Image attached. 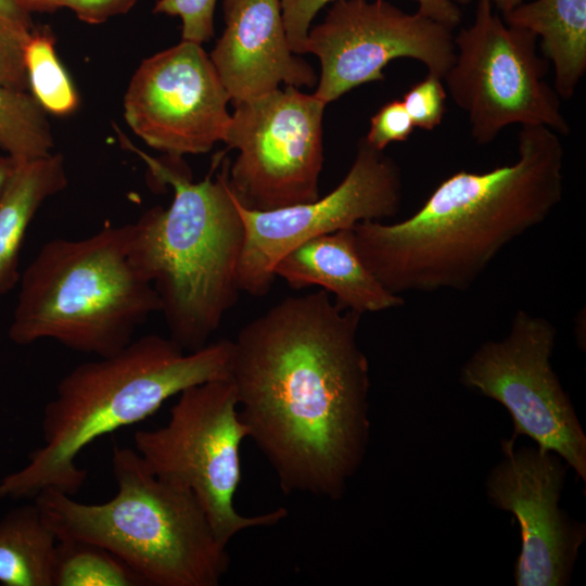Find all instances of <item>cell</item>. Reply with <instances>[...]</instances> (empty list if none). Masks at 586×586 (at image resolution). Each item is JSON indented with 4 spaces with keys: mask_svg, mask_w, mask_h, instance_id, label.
<instances>
[{
    "mask_svg": "<svg viewBox=\"0 0 586 586\" xmlns=\"http://www.w3.org/2000/svg\"><path fill=\"white\" fill-rule=\"evenodd\" d=\"M537 36L509 26L477 0L473 23L454 37L456 56L445 77L454 102L468 117L476 144H489L509 125H543L559 135L570 126L559 95L546 81Z\"/></svg>",
    "mask_w": 586,
    "mask_h": 586,
    "instance_id": "cell-8",
    "label": "cell"
},
{
    "mask_svg": "<svg viewBox=\"0 0 586 586\" xmlns=\"http://www.w3.org/2000/svg\"><path fill=\"white\" fill-rule=\"evenodd\" d=\"M563 163L559 133L523 125L514 163L453 174L402 221L356 224L357 252L394 294L468 290L506 245L561 202Z\"/></svg>",
    "mask_w": 586,
    "mask_h": 586,
    "instance_id": "cell-2",
    "label": "cell"
},
{
    "mask_svg": "<svg viewBox=\"0 0 586 586\" xmlns=\"http://www.w3.org/2000/svg\"><path fill=\"white\" fill-rule=\"evenodd\" d=\"M451 30L386 0H335L305 42V53L321 64L314 94L327 104L360 85L381 81L383 68L400 58L421 62L428 74L443 79L456 56Z\"/></svg>",
    "mask_w": 586,
    "mask_h": 586,
    "instance_id": "cell-12",
    "label": "cell"
},
{
    "mask_svg": "<svg viewBox=\"0 0 586 586\" xmlns=\"http://www.w3.org/2000/svg\"><path fill=\"white\" fill-rule=\"evenodd\" d=\"M231 355L228 339L186 352L169 336L148 334L76 366L43 408L42 445L0 481V498L34 499L48 489L74 496L87 479L77 464L87 446L146 419L187 387L230 378Z\"/></svg>",
    "mask_w": 586,
    "mask_h": 586,
    "instance_id": "cell-3",
    "label": "cell"
},
{
    "mask_svg": "<svg viewBox=\"0 0 586 586\" xmlns=\"http://www.w3.org/2000/svg\"><path fill=\"white\" fill-rule=\"evenodd\" d=\"M174 199L129 224L131 259L155 289L169 337L186 352L204 347L235 305L244 226L229 186V161L215 178L194 182L186 170L126 142Z\"/></svg>",
    "mask_w": 586,
    "mask_h": 586,
    "instance_id": "cell-4",
    "label": "cell"
},
{
    "mask_svg": "<svg viewBox=\"0 0 586 586\" xmlns=\"http://www.w3.org/2000/svg\"><path fill=\"white\" fill-rule=\"evenodd\" d=\"M415 125L400 100L384 104L370 120L365 140L374 149L383 151L392 142L406 141Z\"/></svg>",
    "mask_w": 586,
    "mask_h": 586,
    "instance_id": "cell-27",
    "label": "cell"
},
{
    "mask_svg": "<svg viewBox=\"0 0 586 586\" xmlns=\"http://www.w3.org/2000/svg\"><path fill=\"white\" fill-rule=\"evenodd\" d=\"M17 163L8 156H0V200L13 176Z\"/></svg>",
    "mask_w": 586,
    "mask_h": 586,
    "instance_id": "cell-31",
    "label": "cell"
},
{
    "mask_svg": "<svg viewBox=\"0 0 586 586\" xmlns=\"http://www.w3.org/2000/svg\"><path fill=\"white\" fill-rule=\"evenodd\" d=\"M58 538L35 501L0 520V583L52 586Z\"/></svg>",
    "mask_w": 586,
    "mask_h": 586,
    "instance_id": "cell-19",
    "label": "cell"
},
{
    "mask_svg": "<svg viewBox=\"0 0 586 586\" xmlns=\"http://www.w3.org/2000/svg\"><path fill=\"white\" fill-rule=\"evenodd\" d=\"M0 15L16 24L33 29L30 14L23 10L15 0H0Z\"/></svg>",
    "mask_w": 586,
    "mask_h": 586,
    "instance_id": "cell-29",
    "label": "cell"
},
{
    "mask_svg": "<svg viewBox=\"0 0 586 586\" xmlns=\"http://www.w3.org/2000/svg\"><path fill=\"white\" fill-rule=\"evenodd\" d=\"M9 337L18 345L48 339L99 357L132 340L161 310L158 295L129 253V224L92 235L47 241L20 278Z\"/></svg>",
    "mask_w": 586,
    "mask_h": 586,
    "instance_id": "cell-6",
    "label": "cell"
},
{
    "mask_svg": "<svg viewBox=\"0 0 586 586\" xmlns=\"http://www.w3.org/2000/svg\"><path fill=\"white\" fill-rule=\"evenodd\" d=\"M273 273L295 290L320 286L334 296L339 308L360 315L390 310L405 303L402 295L386 290L365 266L353 229L322 234L297 245L278 262Z\"/></svg>",
    "mask_w": 586,
    "mask_h": 586,
    "instance_id": "cell-16",
    "label": "cell"
},
{
    "mask_svg": "<svg viewBox=\"0 0 586 586\" xmlns=\"http://www.w3.org/2000/svg\"><path fill=\"white\" fill-rule=\"evenodd\" d=\"M62 8H68L88 24H101L107 20L128 13L138 0H61Z\"/></svg>",
    "mask_w": 586,
    "mask_h": 586,
    "instance_id": "cell-28",
    "label": "cell"
},
{
    "mask_svg": "<svg viewBox=\"0 0 586 586\" xmlns=\"http://www.w3.org/2000/svg\"><path fill=\"white\" fill-rule=\"evenodd\" d=\"M234 106L224 142L239 152L228 174L237 201L270 211L318 199L326 103L286 86Z\"/></svg>",
    "mask_w": 586,
    "mask_h": 586,
    "instance_id": "cell-9",
    "label": "cell"
},
{
    "mask_svg": "<svg viewBox=\"0 0 586 586\" xmlns=\"http://www.w3.org/2000/svg\"><path fill=\"white\" fill-rule=\"evenodd\" d=\"M27 13H52L62 8L61 0H15Z\"/></svg>",
    "mask_w": 586,
    "mask_h": 586,
    "instance_id": "cell-30",
    "label": "cell"
},
{
    "mask_svg": "<svg viewBox=\"0 0 586 586\" xmlns=\"http://www.w3.org/2000/svg\"><path fill=\"white\" fill-rule=\"evenodd\" d=\"M66 184L61 154L17 163L0 200V296L20 281V253L36 212Z\"/></svg>",
    "mask_w": 586,
    "mask_h": 586,
    "instance_id": "cell-18",
    "label": "cell"
},
{
    "mask_svg": "<svg viewBox=\"0 0 586 586\" xmlns=\"http://www.w3.org/2000/svg\"><path fill=\"white\" fill-rule=\"evenodd\" d=\"M442 80L435 75L428 74L404 94L402 102L415 127L433 130L441 125L447 100Z\"/></svg>",
    "mask_w": 586,
    "mask_h": 586,
    "instance_id": "cell-25",
    "label": "cell"
},
{
    "mask_svg": "<svg viewBox=\"0 0 586 586\" xmlns=\"http://www.w3.org/2000/svg\"><path fill=\"white\" fill-rule=\"evenodd\" d=\"M177 396L163 426L133 434V448L150 470L189 489L226 546L245 530L285 519L288 510L282 507L254 515H243L234 507L242 477L240 449L247 431L230 378L192 385Z\"/></svg>",
    "mask_w": 586,
    "mask_h": 586,
    "instance_id": "cell-7",
    "label": "cell"
},
{
    "mask_svg": "<svg viewBox=\"0 0 586 586\" xmlns=\"http://www.w3.org/2000/svg\"><path fill=\"white\" fill-rule=\"evenodd\" d=\"M402 198L397 163L362 139L348 173L323 198L270 211L249 209L237 201L244 226L237 273L240 291L268 294L276 265L294 247L361 221L391 218L398 213Z\"/></svg>",
    "mask_w": 586,
    "mask_h": 586,
    "instance_id": "cell-11",
    "label": "cell"
},
{
    "mask_svg": "<svg viewBox=\"0 0 586 586\" xmlns=\"http://www.w3.org/2000/svg\"><path fill=\"white\" fill-rule=\"evenodd\" d=\"M225 29L209 59L230 101L279 88L313 87L314 68L290 47L281 0H222Z\"/></svg>",
    "mask_w": 586,
    "mask_h": 586,
    "instance_id": "cell-15",
    "label": "cell"
},
{
    "mask_svg": "<svg viewBox=\"0 0 586 586\" xmlns=\"http://www.w3.org/2000/svg\"><path fill=\"white\" fill-rule=\"evenodd\" d=\"M52 586H143L109 550L81 540H58Z\"/></svg>",
    "mask_w": 586,
    "mask_h": 586,
    "instance_id": "cell-21",
    "label": "cell"
},
{
    "mask_svg": "<svg viewBox=\"0 0 586 586\" xmlns=\"http://www.w3.org/2000/svg\"><path fill=\"white\" fill-rule=\"evenodd\" d=\"M117 491L85 504L43 491L34 501L58 540L98 545L126 563L143 586H217L230 557L187 488L154 474L135 448L114 446Z\"/></svg>",
    "mask_w": 586,
    "mask_h": 586,
    "instance_id": "cell-5",
    "label": "cell"
},
{
    "mask_svg": "<svg viewBox=\"0 0 586 586\" xmlns=\"http://www.w3.org/2000/svg\"><path fill=\"white\" fill-rule=\"evenodd\" d=\"M49 28L33 30L25 48V66L31 95L54 115L73 113L78 104L76 90L54 50Z\"/></svg>",
    "mask_w": 586,
    "mask_h": 586,
    "instance_id": "cell-22",
    "label": "cell"
},
{
    "mask_svg": "<svg viewBox=\"0 0 586 586\" xmlns=\"http://www.w3.org/2000/svg\"><path fill=\"white\" fill-rule=\"evenodd\" d=\"M230 98L200 43L182 40L142 61L124 99L130 129L171 161L224 141Z\"/></svg>",
    "mask_w": 586,
    "mask_h": 586,
    "instance_id": "cell-13",
    "label": "cell"
},
{
    "mask_svg": "<svg viewBox=\"0 0 586 586\" xmlns=\"http://www.w3.org/2000/svg\"><path fill=\"white\" fill-rule=\"evenodd\" d=\"M360 314L324 290L288 296L232 341L230 380L250 437L281 489L340 499L370 436Z\"/></svg>",
    "mask_w": 586,
    "mask_h": 586,
    "instance_id": "cell-1",
    "label": "cell"
},
{
    "mask_svg": "<svg viewBox=\"0 0 586 586\" xmlns=\"http://www.w3.org/2000/svg\"><path fill=\"white\" fill-rule=\"evenodd\" d=\"M471 0H457V3H461V4H467L469 3Z\"/></svg>",
    "mask_w": 586,
    "mask_h": 586,
    "instance_id": "cell-33",
    "label": "cell"
},
{
    "mask_svg": "<svg viewBox=\"0 0 586 586\" xmlns=\"http://www.w3.org/2000/svg\"><path fill=\"white\" fill-rule=\"evenodd\" d=\"M335 0H281L282 18L292 51L305 53V42L316 14ZM418 11L450 28L461 22L457 0H415Z\"/></svg>",
    "mask_w": 586,
    "mask_h": 586,
    "instance_id": "cell-23",
    "label": "cell"
},
{
    "mask_svg": "<svg viewBox=\"0 0 586 586\" xmlns=\"http://www.w3.org/2000/svg\"><path fill=\"white\" fill-rule=\"evenodd\" d=\"M501 12L502 15L507 14L515 7L522 3V0H491Z\"/></svg>",
    "mask_w": 586,
    "mask_h": 586,
    "instance_id": "cell-32",
    "label": "cell"
},
{
    "mask_svg": "<svg viewBox=\"0 0 586 586\" xmlns=\"http://www.w3.org/2000/svg\"><path fill=\"white\" fill-rule=\"evenodd\" d=\"M217 0H157L153 12L178 16L182 22V40L202 44L214 34Z\"/></svg>",
    "mask_w": 586,
    "mask_h": 586,
    "instance_id": "cell-26",
    "label": "cell"
},
{
    "mask_svg": "<svg viewBox=\"0 0 586 586\" xmlns=\"http://www.w3.org/2000/svg\"><path fill=\"white\" fill-rule=\"evenodd\" d=\"M33 29L0 15V86L28 91L25 48Z\"/></svg>",
    "mask_w": 586,
    "mask_h": 586,
    "instance_id": "cell-24",
    "label": "cell"
},
{
    "mask_svg": "<svg viewBox=\"0 0 586 586\" xmlns=\"http://www.w3.org/2000/svg\"><path fill=\"white\" fill-rule=\"evenodd\" d=\"M504 20L542 38L545 58L555 68V90L562 99H570L586 71V0L521 3Z\"/></svg>",
    "mask_w": 586,
    "mask_h": 586,
    "instance_id": "cell-17",
    "label": "cell"
},
{
    "mask_svg": "<svg viewBox=\"0 0 586 586\" xmlns=\"http://www.w3.org/2000/svg\"><path fill=\"white\" fill-rule=\"evenodd\" d=\"M0 146L16 163L51 154L50 125L43 109L27 91L0 86Z\"/></svg>",
    "mask_w": 586,
    "mask_h": 586,
    "instance_id": "cell-20",
    "label": "cell"
},
{
    "mask_svg": "<svg viewBox=\"0 0 586 586\" xmlns=\"http://www.w3.org/2000/svg\"><path fill=\"white\" fill-rule=\"evenodd\" d=\"M557 329L518 310L508 334L481 344L460 370V382L502 405L512 437L525 435L553 451L586 481V435L551 366Z\"/></svg>",
    "mask_w": 586,
    "mask_h": 586,
    "instance_id": "cell-10",
    "label": "cell"
},
{
    "mask_svg": "<svg viewBox=\"0 0 586 586\" xmlns=\"http://www.w3.org/2000/svg\"><path fill=\"white\" fill-rule=\"evenodd\" d=\"M501 442L502 459L485 482L491 504L519 523L521 552L514 568L517 586H565L586 537L584 523L559 507L568 464L539 446L515 448Z\"/></svg>",
    "mask_w": 586,
    "mask_h": 586,
    "instance_id": "cell-14",
    "label": "cell"
}]
</instances>
